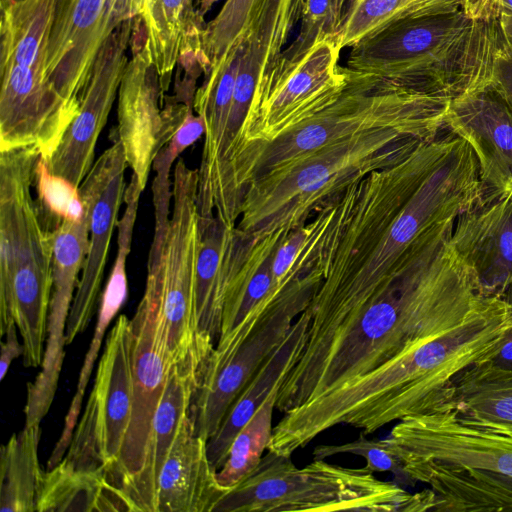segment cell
Wrapping results in <instances>:
<instances>
[{
  "label": "cell",
  "mask_w": 512,
  "mask_h": 512,
  "mask_svg": "<svg viewBox=\"0 0 512 512\" xmlns=\"http://www.w3.org/2000/svg\"><path fill=\"white\" fill-rule=\"evenodd\" d=\"M505 190H507L512 196V182L509 184L508 188Z\"/></svg>",
  "instance_id": "cell-47"
},
{
  "label": "cell",
  "mask_w": 512,
  "mask_h": 512,
  "mask_svg": "<svg viewBox=\"0 0 512 512\" xmlns=\"http://www.w3.org/2000/svg\"><path fill=\"white\" fill-rule=\"evenodd\" d=\"M343 12L339 0H304L299 34L277 62L294 63L318 41L336 34Z\"/></svg>",
  "instance_id": "cell-35"
},
{
  "label": "cell",
  "mask_w": 512,
  "mask_h": 512,
  "mask_svg": "<svg viewBox=\"0 0 512 512\" xmlns=\"http://www.w3.org/2000/svg\"><path fill=\"white\" fill-rule=\"evenodd\" d=\"M218 0H201L196 9L200 21L204 22V16Z\"/></svg>",
  "instance_id": "cell-44"
},
{
  "label": "cell",
  "mask_w": 512,
  "mask_h": 512,
  "mask_svg": "<svg viewBox=\"0 0 512 512\" xmlns=\"http://www.w3.org/2000/svg\"><path fill=\"white\" fill-rule=\"evenodd\" d=\"M20 0H0V8L6 7L14 2H17Z\"/></svg>",
  "instance_id": "cell-45"
},
{
  "label": "cell",
  "mask_w": 512,
  "mask_h": 512,
  "mask_svg": "<svg viewBox=\"0 0 512 512\" xmlns=\"http://www.w3.org/2000/svg\"><path fill=\"white\" fill-rule=\"evenodd\" d=\"M339 3H340V5H341V7H342L343 9H345V6H346V3H347V0H339Z\"/></svg>",
  "instance_id": "cell-46"
},
{
  "label": "cell",
  "mask_w": 512,
  "mask_h": 512,
  "mask_svg": "<svg viewBox=\"0 0 512 512\" xmlns=\"http://www.w3.org/2000/svg\"><path fill=\"white\" fill-rule=\"evenodd\" d=\"M511 328L512 302L488 296L461 323L285 412L267 450L291 456L339 424L371 435L392 422L437 410L452 380L469 366L491 360Z\"/></svg>",
  "instance_id": "cell-3"
},
{
  "label": "cell",
  "mask_w": 512,
  "mask_h": 512,
  "mask_svg": "<svg viewBox=\"0 0 512 512\" xmlns=\"http://www.w3.org/2000/svg\"><path fill=\"white\" fill-rule=\"evenodd\" d=\"M450 242L475 272L485 296L506 298L512 289V196L487 190L461 213Z\"/></svg>",
  "instance_id": "cell-19"
},
{
  "label": "cell",
  "mask_w": 512,
  "mask_h": 512,
  "mask_svg": "<svg viewBox=\"0 0 512 512\" xmlns=\"http://www.w3.org/2000/svg\"><path fill=\"white\" fill-rule=\"evenodd\" d=\"M310 313L306 309L293 323L286 337L261 365L230 406L216 433L207 441V454L217 472L224 464L233 439L261 404L280 389L298 361L307 341Z\"/></svg>",
  "instance_id": "cell-23"
},
{
  "label": "cell",
  "mask_w": 512,
  "mask_h": 512,
  "mask_svg": "<svg viewBox=\"0 0 512 512\" xmlns=\"http://www.w3.org/2000/svg\"><path fill=\"white\" fill-rule=\"evenodd\" d=\"M188 1H189L190 3H192V4H193V2H194V0H188Z\"/></svg>",
  "instance_id": "cell-48"
},
{
  "label": "cell",
  "mask_w": 512,
  "mask_h": 512,
  "mask_svg": "<svg viewBox=\"0 0 512 512\" xmlns=\"http://www.w3.org/2000/svg\"><path fill=\"white\" fill-rule=\"evenodd\" d=\"M345 67L346 84L331 104L241 159L236 182L243 197L256 177L337 141L379 129H396L416 138L431 139L445 127L451 97L406 88Z\"/></svg>",
  "instance_id": "cell-6"
},
{
  "label": "cell",
  "mask_w": 512,
  "mask_h": 512,
  "mask_svg": "<svg viewBox=\"0 0 512 512\" xmlns=\"http://www.w3.org/2000/svg\"><path fill=\"white\" fill-rule=\"evenodd\" d=\"M131 319L120 315L110 330L93 388L61 461L78 471L114 469L132 415Z\"/></svg>",
  "instance_id": "cell-11"
},
{
  "label": "cell",
  "mask_w": 512,
  "mask_h": 512,
  "mask_svg": "<svg viewBox=\"0 0 512 512\" xmlns=\"http://www.w3.org/2000/svg\"><path fill=\"white\" fill-rule=\"evenodd\" d=\"M341 48L335 34L314 44L298 61H276L258 85L241 129L233 160L236 170L251 150L269 144L331 104L346 84V67L339 66Z\"/></svg>",
  "instance_id": "cell-10"
},
{
  "label": "cell",
  "mask_w": 512,
  "mask_h": 512,
  "mask_svg": "<svg viewBox=\"0 0 512 512\" xmlns=\"http://www.w3.org/2000/svg\"><path fill=\"white\" fill-rule=\"evenodd\" d=\"M489 361L500 368L512 370V328L508 331L500 350Z\"/></svg>",
  "instance_id": "cell-41"
},
{
  "label": "cell",
  "mask_w": 512,
  "mask_h": 512,
  "mask_svg": "<svg viewBox=\"0 0 512 512\" xmlns=\"http://www.w3.org/2000/svg\"><path fill=\"white\" fill-rule=\"evenodd\" d=\"M132 235L133 232L127 228H122L118 231L117 255L101 295L93 338L84 358L76 392L64 420L63 431L47 462L48 470L61 462L70 446L74 430L78 423L86 387L100 351L105 332L127 300L128 283L126 261L131 249Z\"/></svg>",
  "instance_id": "cell-28"
},
{
  "label": "cell",
  "mask_w": 512,
  "mask_h": 512,
  "mask_svg": "<svg viewBox=\"0 0 512 512\" xmlns=\"http://www.w3.org/2000/svg\"><path fill=\"white\" fill-rule=\"evenodd\" d=\"M138 16L166 92L177 62L184 55L197 57L206 24L199 20L194 4L188 0H141Z\"/></svg>",
  "instance_id": "cell-27"
},
{
  "label": "cell",
  "mask_w": 512,
  "mask_h": 512,
  "mask_svg": "<svg viewBox=\"0 0 512 512\" xmlns=\"http://www.w3.org/2000/svg\"><path fill=\"white\" fill-rule=\"evenodd\" d=\"M496 22L501 39L512 51V16L501 14Z\"/></svg>",
  "instance_id": "cell-43"
},
{
  "label": "cell",
  "mask_w": 512,
  "mask_h": 512,
  "mask_svg": "<svg viewBox=\"0 0 512 512\" xmlns=\"http://www.w3.org/2000/svg\"><path fill=\"white\" fill-rule=\"evenodd\" d=\"M226 491L209 461L207 440L195 434L189 413L159 472L154 512H213Z\"/></svg>",
  "instance_id": "cell-21"
},
{
  "label": "cell",
  "mask_w": 512,
  "mask_h": 512,
  "mask_svg": "<svg viewBox=\"0 0 512 512\" xmlns=\"http://www.w3.org/2000/svg\"><path fill=\"white\" fill-rule=\"evenodd\" d=\"M37 202L49 225L55 229L62 220L82 221L87 213L79 188L50 172L40 157L35 167Z\"/></svg>",
  "instance_id": "cell-33"
},
{
  "label": "cell",
  "mask_w": 512,
  "mask_h": 512,
  "mask_svg": "<svg viewBox=\"0 0 512 512\" xmlns=\"http://www.w3.org/2000/svg\"><path fill=\"white\" fill-rule=\"evenodd\" d=\"M422 490L424 511L512 512V478L464 467L421 465L404 469Z\"/></svg>",
  "instance_id": "cell-22"
},
{
  "label": "cell",
  "mask_w": 512,
  "mask_h": 512,
  "mask_svg": "<svg viewBox=\"0 0 512 512\" xmlns=\"http://www.w3.org/2000/svg\"><path fill=\"white\" fill-rule=\"evenodd\" d=\"M130 49L118 91L115 128L127 164L144 191L153 161L166 144L161 107L164 92L139 16L134 19Z\"/></svg>",
  "instance_id": "cell-18"
},
{
  "label": "cell",
  "mask_w": 512,
  "mask_h": 512,
  "mask_svg": "<svg viewBox=\"0 0 512 512\" xmlns=\"http://www.w3.org/2000/svg\"><path fill=\"white\" fill-rule=\"evenodd\" d=\"M381 440L403 471L435 464L512 478V435L468 425L449 408L403 418Z\"/></svg>",
  "instance_id": "cell-13"
},
{
  "label": "cell",
  "mask_w": 512,
  "mask_h": 512,
  "mask_svg": "<svg viewBox=\"0 0 512 512\" xmlns=\"http://www.w3.org/2000/svg\"><path fill=\"white\" fill-rule=\"evenodd\" d=\"M488 2L489 0H410L389 22L400 18L431 16L460 11L472 18L487 20L486 10Z\"/></svg>",
  "instance_id": "cell-37"
},
{
  "label": "cell",
  "mask_w": 512,
  "mask_h": 512,
  "mask_svg": "<svg viewBox=\"0 0 512 512\" xmlns=\"http://www.w3.org/2000/svg\"><path fill=\"white\" fill-rule=\"evenodd\" d=\"M201 245L194 278V314L202 343L215 348L228 282L229 258L234 228L216 217L200 215Z\"/></svg>",
  "instance_id": "cell-26"
},
{
  "label": "cell",
  "mask_w": 512,
  "mask_h": 512,
  "mask_svg": "<svg viewBox=\"0 0 512 512\" xmlns=\"http://www.w3.org/2000/svg\"><path fill=\"white\" fill-rule=\"evenodd\" d=\"M410 0H352L335 34L338 46L353 47L388 23Z\"/></svg>",
  "instance_id": "cell-34"
},
{
  "label": "cell",
  "mask_w": 512,
  "mask_h": 512,
  "mask_svg": "<svg viewBox=\"0 0 512 512\" xmlns=\"http://www.w3.org/2000/svg\"><path fill=\"white\" fill-rule=\"evenodd\" d=\"M110 137L112 144L96 159L79 186L88 214L89 246L66 324V345L86 330L96 312L110 242L124 201L128 164L116 128Z\"/></svg>",
  "instance_id": "cell-15"
},
{
  "label": "cell",
  "mask_w": 512,
  "mask_h": 512,
  "mask_svg": "<svg viewBox=\"0 0 512 512\" xmlns=\"http://www.w3.org/2000/svg\"><path fill=\"white\" fill-rule=\"evenodd\" d=\"M17 326L11 321L5 331V342H1L0 355V380L6 376L8 369L15 358L23 355V344L19 342L17 337Z\"/></svg>",
  "instance_id": "cell-40"
},
{
  "label": "cell",
  "mask_w": 512,
  "mask_h": 512,
  "mask_svg": "<svg viewBox=\"0 0 512 512\" xmlns=\"http://www.w3.org/2000/svg\"><path fill=\"white\" fill-rule=\"evenodd\" d=\"M40 424L12 434L0 453V511L36 512L43 476L38 458Z\"/></svg>",
  "instance_id": "cell-30"
},
{
  "label": "cell",
  "mask_w": 512,
  "mask_h": 512,
  "mask_svg": "<svg viewBox=\"0 0 512 512\" xmlns=\"http://www.w3.org/2000/svg\"><path fill=\"white\" fill-rule=\"evenodd\" d=\"M501 14L512 16V0H489L486 19L496 20Z\"/></svg>",
  "instance_id": "cell-42"
},
{
  "label": "cell",
  "mask_w": 512,
  "mask_h": 512,
  "mask_svg": "<svg viewBox=\"0 0 512 512\" xmlns=\"http://www.w3.org/2000/svg\"><path fill=\"white\" fill-rule=\"evenodd\" d=\"M271 0H226L200 36L197 59L204 75L233 47L242 43Z\"/></svg>",
  "instance_id": "cell-31"
},
{
  "label": "cell",
  "mask_w": 512,
  "mask_h": 512,
  "mask_svg": "<svg viewBox=\"0 0 512 512\" xmlns=\"http://www.w3.org/2000/svg\"><path fill=\"white\" fill-rule=\"evenodd\" d=\"M416 493L378 479L365 467L347 468L314 459L298 468L291 456L271 451L213 512L369 511L414 512Z\"/></svg>",
  "instance_id": "cell-8"
},
{
  "label": "cell",
  "mask_w": 512,
  "mask_h": 512,
  "mask_svg": "<svg viewBox=\"0 0 512 512\" xmlns=\"http://www.w3.org/2000/svg\"><path fill=\"white\" fill-rule=\"evenodd\" d=\"M35 147L0 151V334L14 321L25 367L42 365L53 286L54 229L33 199Z\"/></svg>",
  "instance_id": "cell-5"
},
{
  "label": "cell",
  "mask_w": 512,
  "mask_h": 512,
  "mask_svg": "<svg viewBox=\"0 0 512 512\" xmlns=\"http://www.w3.org/2000/svg\"><path fill=\"white\" fill-rule=\"evenodd\" d=\"M450 237L406 274L333 314L310 319L306 345L278 391L287 412L465 320L485 300Z\"/></svg>",
  "instance_id": "cell-2"
},
{
  "label": "cell",
  "mask_w": 512,
  "mask_h": 512,
  "mask_svg": "<svg viewBox=\"0 0 512 512\" xmlns=\"http://www.w3.org/2000/svg\"><path fill=\"white\" fill-rule=\"evenodd\" d=\"M137 17L134 0H58L46 78L76 116L97 55L110 35Z\"/></svg>",
  "instance_id": "cell-14"
},
{
  "label": "cell",
  "mask_w": 512,
  "mask_h": 512,
  "mask_svg": "<svg viewBox=\"0 0 512 512\" xmlns=\"http://www.w3.org/2000/svg\"><path fill=\"white\" fill-rule=\"evenodd\" d=\"M321 281L317 269L291 280L217 341L199 372L190 407L197 436L208 441L216 433L232 403L308 308Z\"/></svg>",
  "instance_id": "cell-9"
},
{
  "label": "cell",
  "mask_w": 512,
  "mask_h": 512,
  "mask_svg": "<svg viewBox=\"0 0 512 512\" xmlns=\"http://www.w3.org/2000/svg\"><path fill=\"white\" fill-rule=\"evenodd\" d=\"M366 436L361 432L352 442L340 445H318L312 454L314 459H325L341 453L354 454L365 458V468L369 471L391 472L397 479L410 482L403 471L402 463L387 449L382 440L367 439Z\"/></svg>",
  "instance_id": "cell-36"
},
{
  "label": "cell",
  "mask_w": 512,
  "mask_h": 512,
  "mask_svg": "<svg viewBox=\"0 0 512 512\" xmlns=\"http://www.w3.org/2000/svg\"><path fill=\"white\" fill-rule=\"evenodd\" d=\"M350 1H352V0H347V3H348V2H350ZM347 3H346V4H347Z\"/></svg>",
  "instance_id": "cell-49"
},
{
  "label": "cell",
  "mask_w": 512,
  "mask_h": 512,
  "mask_svg": "<svg viewBox=\"0 0 512 512\" xmlns=\"http://www.w3.org/2000/svg\"><path fill=\"white\" fill-rule=\"evenodd\" d=\"M130 511L124 497L100 472L78 471L64 461L43 472L36 512Z\"/></svg>",
  "instance_id": "cell-29"
},
{
  "label": "cell",
  "mask_w": 512,
  "mask_h": 512,
  "mask_svg": "<svg viewBox=\"0 0 512 512\" xmlns=\"http://www.w3.org/2000/svg\"><path fill=\"white\" fill-rule=\"evenodd\" d=\"M489 89L494 91L512 111V51L501 39L498 27L493 75Z\"/></svg>",
  "instance_id": "cell-38"
},
{
  "label": "cell",
  "mask_w": 512,
  "mask_h": 512,
  "mask_svg": "<svg viewBox=\"0 0 512 512\" xmlns=\"http://www.w3.org/2000/svg\"><path fill=\"white\" fill-rule=\"evenodd\" d=\"M204 133V120L195 113L193 107L189 108L178 129L167 143L171 155L177 159L185 149L194 144Z\"/></svg>",
  "instance_id": "cell-39"
},
{
  "label": "cell",
  "mask_w": 512,
  "mask_h": 512,
  "mask_svg": "<svg viewBox=\"0 0 512 512\" xmlns=\"http://www.w3.org/2000/svg\"><path fill=\"white\" fill-rule=\"evenodd\" d=\"M133 404L118 461L107 482L128 503L144 466L152 422L174 361L168 349L163 311L148 286L131 319Z\"/></svg>",
  "instance_id": "cell-12"
},
{
  "label": "cell",
  "mask_w": 512,
  "mask_h": 512,
  "mask_svg": "<svg viewBox=\"0 0 512 512\" xmlns=\"http://www.w3.org/2000/svg\"><path fill=\"white\" fill-rule=\"evenodd\" d=\"M88 246V214L82 221L62 220L54 229L53 286L46 348L39 374L27 384L25 426L40 424L54 400L65 356L66 324Z\"/></svg>",
  "instance_id": "cell-17"
},
{
  "label": "cell",
  "mask_w": 512,
  "mask_h": 512,
  "mask_svg": "<svg viewBox=\"0 0 512 512\" xmlns=\"http://www.w3.org/2000/svg\"><path fill=\"white\" fill-rule=\"evenodd\" d=\"M441 408L468 425L512 435V370L490 361L469 366L452 380Z\"/></svg>",
  "instance_id": "cell-25"
},
{
  "label": "cell",
  "mask_w": 512,
  "mask_h": 512,
  "mask_svg": "<svg viewBox=\"0 0 512 512\" xmlns=\"http://www.w3.org/2000/svg\"><path fill=\"white\" fill-rule=\"evenodd\" d=\"M485 191L472 148L453 133L352 183L319 252L310 318L351 306L435 253Z\"/></svg>",
  "instance_id": "cell-1"
},
{
  "label": "cell",
  "mask_w": 512,
  "mask_h": 512,
  "mask_svg": "<svg viewBox=\"0 0 512 512\" xmlns=\"http://www.w3.org/2000/svg\"><path fill=\"white\" fill-rule=\"evenodd\" d=\"M496 20L455 12L393 20L351 47L347 67L454 98L489 89Z\"/></svg>",
  "instance_id": "cell-4"
},
{
  "label": "cell",
  "mask_w": 512,
  "mask_h": 512,
  "mask_svg": "<svg viewBox=\"0 0 512 512\" xmlns=\"http://www.w3.org/2000/svg\"><path fill=\"white\" fill-rule=\"evenodd\" d=\"M422 140L396 129L374 130L262 174L244 193L236 228L248 235L295 230L352 183L401 160Z\"/></svg>",
  "instance_id": "cell-7"
},
{
  "label": "cell",
  "mask_w": 512,
  "mask_h": 512,
  "mask_svg": "<svg viewBox=\"0 0 512 512\" xmlns=\"http://www.w3.org/2000/svg\"><path fill=\"white\" fill-rule=\"evenodd\" d=\"M445 127L472 148L487 190H505L512 182V111L492 90L451 99Z\"/></svg>",
  "instance_id": "cell-20"
},
{
  "label": "cell",
  "mask_w": 512,
  "mask_h": 512,
  "mask_svg": "<svg viewBox=\"0 0 512 512\" xmlns=\"http://www.w3.org/2000/svg\"><path fill=\"white\" fill-rule=\"evenodd\" d=\"M279 389L274 390L233 439L227 458L216 472L221 487L229 490L260 463L272 436V415Z\"/></svg>",
  "instance_id": "cell-32"
},
{
  "label": "cell",
  "mask_w": 512,
  "mask_h": 512,
  "mask_svg": "<svg viewBox=\"0 0 512 512\" xmlns=\"http://www.w3.org/2000/svg\"><path fill=\"white\" fill-rule=\"evenodd\" d=\"M200 367L173 363L152 422L144 466L131 496L132 512H154L159 472L184 418L190 413Z\"/></svg>",
  "instance_id": "cell-24"
},
{
  "label": "cell",
  "mask_w": 512,
  "mask_h": 512,
  "mask_svg": "<svg viewBox=\"0 0 512 512\" xmlns=\"http://www.w3.org/2000/svg\"><path fill=\"white\" fill-rule=\"evenodd\" d=\"M134 19L125 20L106 40L94 62L77 116L46 164L79 188L94 164L95 148L106 125L128 63Z\"/></svg>",
  "instance_id": "cell-16"
}]
</instances>
